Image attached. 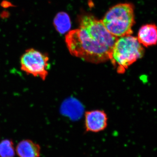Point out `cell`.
Segmentation results:
<instances>
[{
  "label": "cell",
  "instance_id": "cell-1",
  "mask_svg": "<svg viewBox=\"0 0 157 157\" xmlns=\"http://www.w3.org/2000/svg\"><path fill=\"white\" fill-rule=\"evenodd\" d=\"M79 25V29L70 31L65 37L71 54L94 63L109 60L118 38L109 33L101 21L91 15L82 17Z\"/></svg>",
  "mask_w": 157,
  "mask_h": 157
},
{
  "label": "cell",
  "instance_id": "cell-2",
  "mask_svg": "<svg viewBox=\"0 0 157 157\" xmlns=\"http://www.w3.org/2000/svg\"><path fill=\"white\" fill-rule=\"evenodd\" d=\"M144 52L137 38L131 35L120 37L113 45L109 60L118 73H124L129 66L143 56Z\"/></svg>",
  "mask_w": 157,
  "mask_h": 157
},
{
  "label": "cell",
  "instance_id": "cell-3",
  "mask_svg": "<svg viewBox=\"0 0 157 157\" xmlns=\"http://www.w3.org/2000/svg\"><path fill=\"white\" fill-rule=\"evenodd\" d=\"M107 31L114 36H130L135 24L134 8L131 4H120L113 6L101 21Z\"/></svg>",
  "mask_w": 157,
  "mask_h": 157
},
{
  "label": "cell",
  "instance_id": "cell-4",
  "mask_svg": "<svg viewBox=\"0 0 157 157\" xmlns=\"http://www.w3.org/2000/svg\"><path fill=\"white\" fill-rule=\"evenodd\" d=\"M49 61L47 53L34 48H29L21 57V68L28 74L39 77L44 81L48 76Z\"/></svg>",
  "mask_w": 157,
  "mask_h": 157
},
{
  "label": "cell",
  "instance_id": "cell-5",
  "mask_svg": "<svg viewBox=\"0 0 157 157\" xmlns=\"http://www.w3.org/2000/svg\"><path fill=\"white\" fill-rule=\"evenodd\" d=\"M107 118L106 113L100 110L86 112L85 125L88 132H98L103 131L107 126Z\"/></svg>",
  "mask_w": 157,
  "mask_h": 157
},
{
  "label": "cell",
  "instance_id": "cell-6",
  "mask_svg": "<svg viewBox=\"0 0 157 157\" xmlns=\"http://www.w3.org/2000/svg\"><path fill=\"white\" fill-rule=\"evenodd\" d=\"M15 151L19 157H39L41 147L39 144L33 140L26 139L18 143Z\"/></svg>",
  "mask_w": 157,
  "mask_h": 157
},
{
  "label": "cell",
  "instance_id": "cell-7",
  "mask_svg": "<svg viewBox=\"0 0 157 157\" xmlns=\"http://www.w3.org/2000/svg\"><path fill=\"white\" fill-rule=\"evenodd\" d=\"M137 40L145 47L156 44L157 28L155 25L148 24L141 27L138 33Z\"/></svg>",
  "mask_w": 157,
  "mask_h": 157
},
{
  "label": "cell",
  "instance_id": "cell-8",
  "mask_svg": "<svg viewBox=\"0 0 157 157\" xmlns=\"http://www.w3.org/2000/svg\"><path fill=\"white\" fill-rule=\"evenodd\" d=\"M53 24L56 31L61 34L67 33L71 28L70 17L64 12H59L56 14L54 19Z\"/></svg>",
  "mask_w": 157,
  "mask_h": 157
},
{
  "label": "cell",
  "instance_id": "cell-9",
  "mask_svg": "<svg viewBox=\"0 0 157 157\" xmlns=\"http://www.w3.org/2000/svg\"><path fill=\"white\" fill-rule=\"evenodd\" d=\"M15 153L12 140L5 139L0 142V157H14Z\"/></svg>",
  "mask_w": 157,
  "mask_h": 157
}]
</instances>
